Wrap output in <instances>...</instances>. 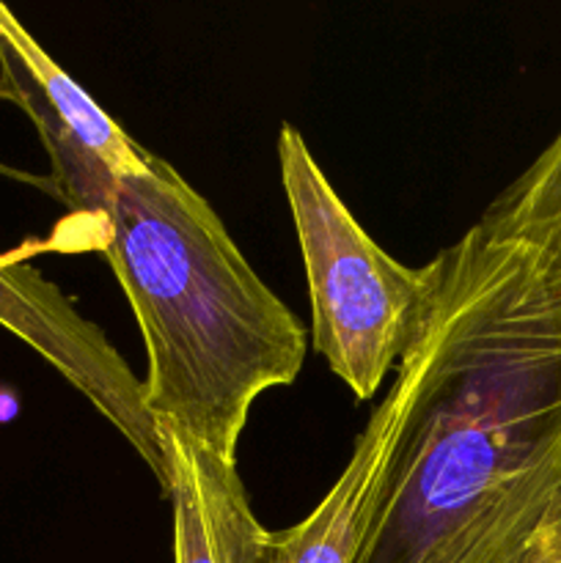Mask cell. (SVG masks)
Here are the masks:
<instances>
[{
  "mask_svg": "<svg viewBox=\"0 0 561 563\" xmlns=\"http://www.w3.org/2000/svg\"><path fill=\"white\" fill-rule=\"evenodd\" d=\"M358 563H561V253L479 218Z\"/></svg>",
  "mask_w": 561,
  "mask_h": 563,
  "instance_id": "cell-1",
  "label": "cell"
},
{
  "mask_svg": "<svg viewBox=\"0 0 561 563\" xmlns=\"http://www.w3.org/2000/svg\"><path fill=\"white\" fill-rule=\"evenodd\" d=\"M102 253L146 346L154 427L237 462L253 401L292 385L306 330L248 264L207 198L152 154L105 214Z\"/></svg>",
  "mask_w": 561,
  "mask_h": 563,
  "instance_id": "cell-2",
  "label": "cell"
},
{
  "mask_svg": "<svg viewBox=\"0 0 561 563\" xmlns=\"http://www.w3.org/2000/svg\"><path fill=\"white\" fill-rule=\"evenodd\" d=\"M278 165L311 295L314 350L358 401H369L421 330L435 264L416 269L385 253L292 124H280Z\"/></svg>",
  "mask_w": 561,
  "mask_h": 563,
  "instance_id": "cell-3",
  "label": "cell"
},
{
  "mask_svg": "<svg viewBox=\"0 0 561 563\" xmlns=\"http://www.w3.org/2000/svg\"><path fill=\"white\" fill-rule=\"evenodd\" d=\"M0 82L36 126L50 179L72 214L99 220L119 181L148 168L152 152L110 119L6 3H0Z\"/></svg>",
  "mask_w": 561,
  "mask_h": 563,
  "instance_id": "cell-4",
  "label": "cell"
},
{
  "mask_svg": "<svg viewBox=\"0 0 561 563\" xmlns=\"http://www.w3.org/2000/svg\"><path fill=\"white\" fill-rule=\"evenodd\" d=\"M429 357H432V324L427 311L421 330L396 366L391 390L374 407L366 429L358 434L355 449L341 476L319 500L317 509L302 517L297 526L267 531L264 563H358L396 445L427 377Z\"/></svg>",
  "mask_w": 561,
  "mask_h": 563,
  "instance_id": "cell-5",
  "label": "cell"
},
{
  "mask_svg": "<svg viewBox=\"0 0 561 563\" xmlns=\"http://www.w3.org/2000/svg\"><path fill=\"white\" fill-rule=\"evenodd\" d=\"M0 324L64 374L127 443L148 438L143 379L53 280L14 256H0Z\"/></svg>",
  "mask_w": 561,
  "mask_h": 563,
  "instance_id": "cell-6",
  "label": "cell"
},
{
  "mask_svg": "<svg viewBox=\"0 0 561 563\" xmlns=\"http://www.w3.org/2000/svg\"><path fill=\"white\" fill-rule=\"evenodd\" d=\"M174 509V563H264L267 528L256 520L237 462L157 429Z\"/></svg>",
  "mask_w": 561,
  "mask_h": 563,
  "instance_id": "cell-7",
  "label": "cell"
},
{
  "mask_svg": "<svg viewBox=\"0 0 561 563\" xmlns=\"http://www.w3.org/2000/svg\"><path fill=\"white\" fill-rule=\"evenodd\" d=\"M482 218L561 253V132Z\"/></svg>",
  "mask_w": 561,
  "mask_h": 563,
  "instance_id": "cell-8",
  "label": "cell"
},
{
  "mask_svg": "<svg viewBox=\"0 0 561 563\" xmlns=\"http://www.w3.org/2000/svg\"><path fill=\"white\" fill-rule=\"evenodd\" d=\"M0 99H3V102H11V93H9V88L3 86V82H0ZM0 176H6V179L22 181V185H28V187H36V190L47 192L50 198H55V201H58V192H55V185H53V179H50V176L28 174V170L11 168V165H6V163H0Z\"/></svg>",
  "mask_w": 561,
  "mask_h": 563,
  "instance_id": "cell-9",
  "label": "cell"
}]
</instances>
